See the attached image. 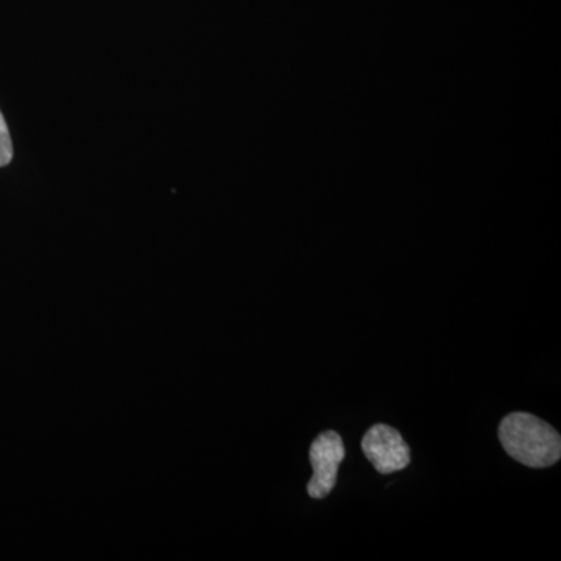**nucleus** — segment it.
Returning a JSON list of instances; mask_svg holds the SVG:
<instances>
[{
    "label": "nucleus",
    "instance_id": "f257e3e1",
    "mask_svg": "<svg viewBox=\"0 0 561 561\" xmlns=\"http://www.w3.org/2000/svg\"><path fill=\"white\" fill-rule=\"evenodd\" d=\"M505 453L529 468H549L561 457V437L551 424L526 412L505 416L500 424Z\"/></svg>",
    "mask_w": 561,
    "mask_h": 561
},
{
    "label": "nucleus",
    "instance_id": "f03ea898",
    "mask_svg": "<svg viewBox=\"0 0 561 561\" xmlns=\"http://www.w3.org/2000/svg\"><path fill=\"white\" fill-rule=\"evenodd\" d=\"M313 476L308 485L312 500H323L337 483L339 467L345 460V446L341 435L327 431L313 440L309 451Z\"/></svg>",
    "mask_w": 561,
    "mask_h": 561
},
{
    "label": "nucleus",
    "instance_id": "7ed1b4c3",
    "mask_svg": "<svg viewBox=\"0 0 561 561\" xmlns=\"http://www.w3.org/2000/svg\"><path fill=\"white\" fill-rule=\"evenodd\" d=\"M362 451L376 471L391 474L411 463V449L402 435L387 424H376L362 438Z\"/></svg>",
    "mask_w": 561,
    "mask_h": 561
},
{
    "label": "nucleus",
    "instance_id": "20e7f679",
    "mask_svg": "<svg viewBox=\"0 0 561 561\" xmlns=\"http://www.w3.org/2000/svg\"><path fill=\"white\" fill-rule=\"evenodd\" d=\"M13 160V144L7 122L0 113V168H5Z\"/></svg>",
    "mask_w": 561,
    "mask_h": 561
}]
</instances>
